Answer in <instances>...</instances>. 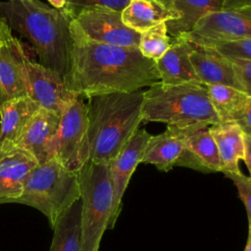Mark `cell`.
Masks as SVG:
<instances>
[{"label": "cell", "instance_id": "obj_1", "mask_svg": "<svg viewBox=\"0 0 251 251\" xmlns=\"http://www.w3.org/2000/svg\"><path fill=\"white\" fill-rule=\"evenodd\" d=\"M72 48L64 82L78 97L131 92L160 82L156 62L136 47L109 45L90 39L71 21Z\"/></svg>", "mask_w": 251, "mask_h": 251}, {"label": "cell", "instance_id": "obj_2", "mask_svg": "<svg viewBox=\"0 0 251 251\" xmlns=\"http://www.w3.org/2000/svg\"><path fill=\"white\" fill-rule=\"evenodd\" d=\"M0 14L11 29L25 37L39 64L65 76L72 48L71 21L63 11L40 0L0 1Z\"/></svg>", "mask_w": 251, "mask_h": 251}, {"label": "cell", "instance_id": "obj_3", "mask_svg": "<svg viewBox=\"0 0 251 251\" xmlns=\"http://www.w3.org/2000/svg\"><path fill=\"white\" fill-rule=\"evenodd\" d=\"M144 91L87 97L89 161L111 163L142 122Z\"/></svg>", "mask_w": 251, "mask_h": 251}, {"label": "cell", "instance_id": "obj_4", "mask_svg": "<svg viewBox=\"0 0 251 251\" xmlns=\"http://www.w3.org/2000/svg\"><path fill=\"white\" fill-rule=\"evenodd\" d=\"M142 121L178 127L220 123L203 83H156L144 91Z\"/></svg>", "mask_w": 251, "mask_h": 251}, {"label": "cell", "instance_id": "obj_5", "mask_svg": "<svg viewBox=\"0 0 251 251\" xmlns=\"http://www.w3.org/2000/svg\"><path fill=\"white\" fill-rule=\"evenodd\" d=\"M79 198L77 173L68 170L54 158L29 173L23 193L13 203L37 209L53 228L58 219Z\"/></svg>", "mask_w": 251, "mask_h": 251}, {"label": "cell", "instance_id": "obj_6", "mask_svg": "<svg viewBox=\"0 0 251 251\" xmlns=\"http://www.w3.org/2000/svg\"><path fill=\"white\" fill-rule=\"evenodd\" d=\"M77 178L81 200V251H98L113 213L110 163L88 161L77 172Z\"/></svg>", "mask_w": 251, "mask_h": 251}, {"label": "cell", "instance_id": "obj_7", "mask_svg": "<svg viewBox=\"0 0 251 251\" xmlns=\"http://www.w3.org/2000/svg\"><path fill=\"white\" fill-rule=\"evenodd\" d=\"M55 158L75 173L89 161L86 104L81 97L70 103L60 115Z\"/></svg>", "mask_w": 251, "mask_h": 251}, {"label": "cell", "instance_id": "obj_8", "mask_svg": "<svg viewBox=\"0 0 251 251\" xmlns=\"http://www.w3.org/2000/svg\"><path fill=\"white\" fill-rule=\"evenodd\" d=\"M195 45L251 39V6L222 9L203 18L193 30L180 35Z\"/></svg>", "mask_w": 251, "mask_h": 251}, {"label": "cell", "instance_id": "obj_9", "mask_svg": "<svg viewBox=\"0 0 251 251\" xmlns=\"http://www.w3.org/2000/svg\"><path fill=\"white\" fill-rule=\"evenodd\" d=\"M73 20L94 41L138 48L141 34L124 24L120 11L104 6H91L81 9Z\"/></svg>", "mask_w": 251, "mask_h": 251}, {"label": "cell", "instance_id": "obj_10", "mask_svg": "<svg viewBox=\"0 0 251 251\" xmlns=\"http://www.w3.org/2000/svg\"><path fill=\"white\" fill-rule=\"evenodd\" d=\"M26 80V95L40 108L61 115L63 110L78 96L69 91L64 78L55 71L24 57Z\"/></svg>", "mask_w": 251, "mask_h": 251}, {"label": "cell", "instance_id": "obj_11", "mask_svg": "<svg viewBox=\"0 0 251 251\" xmlns=\"http://www.w3.org/2000/svg\"><path fill=\"white\" fill-rule=\"evenodd\" d=\"M151 134L142 128H137L119 154L111 161V179L114 191L113 213L109 228H113L122 209V201L129 179L138 164L141 163L145 148Z\"/></svg>", "mask_w": 251, "mask_h": 251}, {"label": "cell", "instance_id": "obj_12", "mask_svg": "<svg viewBox=\"0 0 251 251\" xmlns=\"http://www.w3.org/2000/svg\"><path fill=\"white\" fill-rule=\"evenodd\" d=\"M208 125L194 124L178 127L183 151L176 166L190 168L202 173H222L218 148Z\"/></svg>", "mask_w": 251, "mask_h": 251}, {"label": "cell", "instance_id": "obj_13", "mask_svg": "<svg viewBox=\"0 0 251 251\" xmlns=\"http://www.w3.org/2000/svg\"><path fill=\"white\" fill-rule=\"evenodd\" d=\"M60 114L39 108L26 125L17 147L27 151L42 165L56 157Z\"/></svg>", "mask_w": 251, "mask_h": 251}, {"label": "cell", "instance_id": "obj_14", "mask_svg": "<svg viewBox=\"0 0 251 251\" xmlns=\"http://www.w3.org/2000/svg\"><path fill=\"white\" fill-rule=\"evenodd\" d=\"M189 58L201 83L222 84L242 90L230 59L215 48L193 44Z\"/></svg>", "mask_w": 251, "mask_h": 251}, {"label": "cell", "instance_id": "obj_15", "mask_svg": "<svg viewBox=\"0 0 251 251\" xmlns=\"http://www.w3.org/2000/svg\"><path fill=\"white\" fill-rule=\"evenodd\" d=\"M27 95L6 100L0 107V155L15 148L23 132L39 109Z\"/></svg>", "mask_w": 251, "mask_h": 251}, {"label": "cell", "instance_id": "obj_16", "mask_svg": "<svg viewBox=\"0 0 251 251\" xmlns=\"http://www.w3.org/2000/svg\"><path fill=\"white\" fill-rule=\"evenodd\" d=\"M37 165L32 155L18 147L0 155V204L13 203L21 196L27 176Z\"/></svg>", "mask_w": 251, "mask_h": 251}, {"label": "cell", "instance_id": "obj_17", "mask_svg": "<svg viewBox=\"0 0 251 251\" xmlns=\"http://www.w3.org/2000/svg\"><path fill=\"white\" fill-rule=\"evenodd\" d=\"M192 48L193 44L181 36L172 39L169 49L156 62L161 83H201L189 58Z\"/></svg>", "mask_w": 251, "mask_h": 251}, {"label": "cell", "instance_id": "obj_18", "mask_svg": "<svg viewBox=\"0 0 251 251\" xmlns=\"http://www.w3.org/2000/svg\"><path fill=\"white\" fill-rule=\"evenodd\" d=\"M25 54L14 36L0 44V85L7 100L26 96Z\"/></svg>", "mask_w": 251, "mask_h": 251}, {"label": "cell", "instance_id": "obj_19", "mask_svg": "<svg viewBox=\"0 0 251 251\" xmlns=\"http://www.w3.org/2000/svg\"><path fill=\"white\" fill-rule=\"evenodd\" d=\"M225 176L240 174L238 163L245 159L244 134L236 123H218L209 126Z\"/></svg>", "mask_w": 251, "mask_h": 251}, {"label": "cell", "instance_id": "obj_20", "mask_svg": "<svg viewBox=\"0 0 251 251\" xmlns=\"http://www.w3.org/2000/svg\"><path fill=\"white\" fill-rule=\"evenodd\" d=\"M182 151L183 142L179 128L168 126L164 132L151 135L141 163L154 165L162 172H169L176 166Z\"/></svg>", "mask_w": 251, "mask_h": 251}, {"label": "cell", "instance_id": "obj_21", "mask_svg": "<svg viewBox=\"0 0 251 251\" xmlns=\"http://www.w3.org/2000/svg\"><path fill=\"white\" fill-rule=\"evenodd\" d=\"M178 17L176 11L158 0H130L122 12L124 24L140 34L159 24Z\"/></svg>", "mask_w": 251, "mask_h": 251}, {"label": "cell", "instance_id": "obj_22", "mask_svg": "<svg viewBox=\"0 0 251 251\" xmlns=\"http://www.w3.org/2000/svg\"><path fill=\"white\" fill-rule=\"evenodd\" d=\"M170 7L178 19L166 22L168 34L176 38L194 29L203 18L223 9V0H170Z\"/></svg>", "mask_w": 251, "mask_h": 251}, {"label": "cell", "instance_id": "obj_23", "mask_svg": "<svg viewBox=\"0 0 251 251\" xmlns=\"http://www.w3.org/2000/svg\"><path fill=\"white\" fill-rule=\"evenodd\" d=\"M209 98L220 123H235L245 113L251 96L237 88L222 85H206Z\"/></svg>", "mask_w": 251, "mask_h": 251}, {"label": "cell", "instance_id": "obj_24", "mask_svg": "<svg viewBox=\"0 0 251 251\" xmlns=\"http://www.w3.org/2000/svg\"><path fill=\"white\" fill-rule=\"evenodd\" d=\"M49 251H81V200H76L58 219Z\"/></svg>", "mask_w": 251, "mask_h": 251}, {"label": "cell", "instance_id": "obj_25", "mask_svg": "<svg viewBox=\"0 0 251 251\" xmlns=\"http://www.w3.org/2000/svg\"><path fill=\"white\" fill-rule=\"evenodd\" d=\"M171 43L172 38L168 34L166 24L162 23L141 33L138 49L145 58L157 62L169 49Z\"/></svg>", "mask_w": 251, "mask_h": 251}, {"label": "cell", "instance_id": "obj_26", "mask_svg": "<svg viewBox=\"0 0 251 251\" xmlns=\"http://www.w3.org/2000/svg\"><path fill=\"white\" fill-rule=\"evenodd\" d=\"M129 2L130 0H67L63 11L71 19H74L81 9L86 7L104 6L123 12Z\"/></svg>", "mask_w": 251, "mask_h": 251}, {"label": "cell", "instance_id": "obj_27", "mask_svg": "<svg viewBox=\"0 0 251 251\" xmlns=\"http://www.w3.org/2000/svg\"><path fill=\"white\" fill-rule=\"evenodd\" d=\"M209 47L215 48L227 58L251 61V39L217 42Z\"/></svg>", "mask_w": 251, "mask_h": 251}, {"label": "cell", "instance_id": "obj_28", "mask_svg": "<svg viewBox=\"0 0 251 251\" xmlns=\"http://www.w3.org/2000/svg\"><path fill=\"white\" fill-rule=\"evenodd\" d=\"M226 176L230 178L236 186L238 196L245 206L248 218V227L249 230H251V178L244 176L242 173L226 175Z\"/></svg>", "mask_w": 251, "mask_h": 251}, {"label": "cell", "instance_id": "obj_29", "mask_svg": "<svg viewBox=\"0 0 251 251\" xmlns=\"http://www.w3.org/2000/svg\"><path fill=\"white\" fill-rule=\"evenodd\" d=\"M242 90L251 96V61L229 58Z\"/></svg>", "mask_w": 251, "mask_h": 251}, {"label": "cell", "instance_id": "obj_30", "mask_svg": "<svg viewBox=\"0 0 251 251\" xmlns=\"http://www.w3.org/2000/svg\"><path fill=\"white\" fill-rule=\"evenodd\" d=\"M245 136L251 137V101L243 116L235 122Z\"/></svg>", "mask_w": 251, "mask_h": 251}, {"label": "cell", "instance_id": "obj_31", "mask_svg": "<svg viewBox=\"0 0 251 251\" xmlns=\"http://www.w3.org/2000/svg\"><path fill=\"white\" fill-rule=\"evenodd\" d=\"M250 6L251 0H223V9H236Z\"/></svg>", "mask_w": 251, "mask_h": 251}, {"label": "cell", "instance_id": "obj_32", "mask_svg": "<svg viewBox=\"0 0 251 251\" xmlns=\"http://www.w3.org/2000/svg\"><path fill=\"white\" fill-rule=\"evenodd\" d=\"M12 36L13 35L11 33V28L8 26L5 20L2 17H0V44L10 39Z\"/></svg>", "mask_w": 251, "mask_h": 251}, {"label": "cell", "instance_id": "obj_33", "mask_svg": "<svg viewBox=\"0 0 251 251\" xmlns=\"http://www.w3.org/2000/svg\"><path fill=\"white\" fill-rule=\"evenodd\" d=\"M244 142H245V159L244 162L249 171V177L251 178V137L244 135Z\"/></svg>", "mask_w": 251, "mask_h": 251}, {"label": "cell", "instance_id": "obj_34", "mask_svg": "<svg viewBox=\"0 0 251 251\" xmlns=\"http://www.w3.org/2000/svg\"><path fill=\"white\" fill-rule=\"evenodd\" d=\"M52 6L53 8L56 9H63L67 3V0H47Z\"/></svg>", "mask_w": 251, "mask_h": 251}, {"label": "cell", "instance_id": "obj_35", "mask_svg": "<svg viewBox=\"0 0 251 251\" xmlns=\"http://www.w3.org/2000/svg\"><path fill=\"white\" fill-rule=\"evenodd\" d=\"M244 251H251V230H249V232H248V237H247Z\"/></svg>", "mask_w": 251, "mask_h": 251}, {"label": "cell", "instance_id": "obj_36", "mask_svg": "<svg viewBox=\"0 0 251 251\" xmlns=\"http://www.w3.org/2000/svg\"><path fill=\"white\" fill-rule=\"evenodd\" d=\"M7 99H6V96H5V94H4V92H3V89H2V87H1V85H0V107L2 106V104L6 101Z\"/></svg>", "mask_w": 251, "mask_h": 251}, {"label": "cell", "instance_id": "obj_37", "mask_svg": "<svg viewBox=\"0 0 251 251\" xmlns=\"http://www.w3.org/2000/svg\"><path fill=\"white\" fill-rule=\"evenodd\" d=\"M158 1H161L162 3H164L165 5H167V6L170 7V0H158Z\"/></svg>", "mask_w": 251, "mask_h": 251}]
</instances>
